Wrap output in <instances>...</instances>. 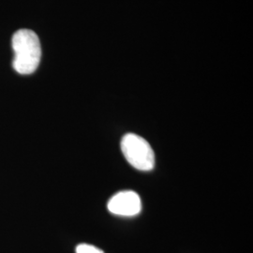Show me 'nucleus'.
<instances>
[{"label": "nucleus", "mask_w": 253, "mask_h": 253, "mask_svg": "<svg viewBox=\"0 0 253 253\" xmlns=\"http://www.w3.org/2000/svg\"><path fill=\"white\" fill-rule=\"evenodd\" d=\"M76 253H104L100 249L88 244H80L76 247Z\"/></svg>", "instance_id": "obj_4"}, {"label": "nucleus", "mask_w": 253, "mask_h": 253, "mask_svg": "<svg viewBox=\"0 0 253 253\" xmlns=\"http://www.w3.org/2000/svg\"><path fill=\"white\" fill-rule=\"evenodd\" d=\"M11 45L14 52L13 69L24 75L35 73L42 58V46L36 33L30 29H20L12 37Z\"/></svg>", "instance_id": "obj_1"}, {"label": "nucleus", "mask_w": 253, "mask_h": 253, "mask_svg": "<svg viewBox=\"0 0 253 253\" xmlns=\"http://www.w3.org/2000/svg\"><path fill=\"white\" fill-rule=\"evenodd\" d=\"M121 150L127 163L140 171H151L155 154L149 143L141 136L127 133L121 140Z\"/></svg>", "instance_id": "obj_2"}, {"label": "nucleus", "mask_w": 253, "mask_h": 253, "mask_svg": "<svg viewBox=\"0 0 253 253\" xmlns=\"http://www.w3.org/2000/svg\"><path fill=\"white\" fill-rule=\"evenodd\" d=\"M107 208L115 215L132 217L141 212L142 202L135 191L124 190L115 194L109 200Z\"/></svg>", "instance_id": "obj_3"}]
</instances>
